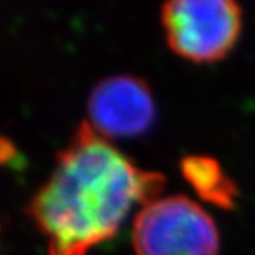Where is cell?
Instances as JSON below:
<instances>
[{
  "label": "cell",
  "mask_w": 255,
  "mask_h": 255,
  "mask_svg": "<svg viewBox=\"0 0 255 255\" xmlns=\"http://www.w3.org/2000/svg\"><path fill=\"white\" fill-rule=\"evenodd\" d=\"M161 25L177 56L194 63H212L235 48L243 11L231 0H175L161 6Z\"/></svg>",
  "instance_id": "cell-3"
},
{
  "label": "cell",
  "mask_w": 255,
  "mask_h": 255,
  "mask_svg": "<svg viewBox=\"0 0 255 255\" xmlns=\"http://www.w3.org/2000/svg\"><path fill=\"white\" fill-rule=\"evenodd\" d=\"M165 177L138 168L82 122L34 194L28 214L48 240L49 255H88L113 239L135 206L160 197Z\"/></svg>",
  "instance_id": "cell-1"
},
{
  "label": "cell",
  "mask_w": 255,
  "mask_h": 255,
  "mask_svg": "<svg viewBox=\"0 0 255 255\" xmlns=\"http://www.w3.org/2000/svg\"><path fill=\"white\" fill-rule=\"evenodd\" d=\"M89 125L103 138H134L146 134L157 108L148 83L128 74L100 80L88 99Z\"/></svg>",
  "instance_id": "cell-4"
},
{
  "label": "cell",
  "mask_w": 255,
  "mask_h": 255,
  "mask_svg": "<svg viewBox=\"0 0 255 255\" xmlns=\"http://www.w3.org/2000/svg\"><path fill=\"white\" fill-rule=\"evenodd\" d=\"M135 255H218L220 232L194 200L169 195L144 205L132 225Z\"/></svg>",
  "instance_id": "cell-2"
},
{
  "label": "cell",
  "mask_w": 255,
  "mask_h": 255,
  "mask_svg": "<svg viewBox=\"0 0 255 255\" xmlns=\"http://www.w3.org/2000/svg\"><path fill=\"white\" fill-rule=\"evenodd\" d=\"M185 180L205 202L220 208L234 209L239 189L215 158L208 155H188L180 161Z\"/></svg>",
  "instance_id": "cell-5"
}]
</instances>
